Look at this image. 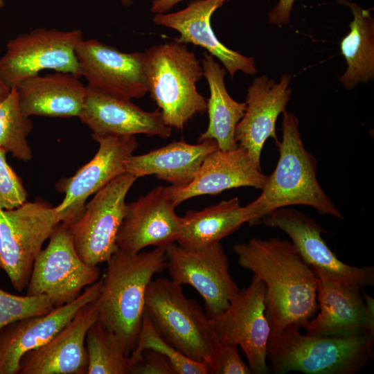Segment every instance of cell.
Instances as JSON below:
<instances>
[{
  "label": "cell",
  "instance_id": "cell-27",
  "mask_svg": "<svg viewBox=\"0 0 374 374\" xmlns=\"http://www.w3.org/2000/svg\"><path fill=\"white\" fill-rule=\"evenodd\" d=\"M181 217V232L177 242L186 248H197L220 242L248 222L244 206L240 205L237 197L202 211H187Z\"/></svg>",
  "mask_w": 374,
  "mask_h": 374
},
{
  "label": "cell",
  "instance_id": "cell-29",
  "mask_svg": "<svg viewBox=\"0 0 374 374\" xmlns=\"http://www.w3.org/2000/svg\"><path fill=\"white\" fill-rule=\"evenodd\" d=\"M87 374H130L129 355L117 336L99 321L86 335Z\"/></svg>",
  "mask_w": 374,
  "mask_h": 374
},
{
  "label": "cell",
  "instance_id": "cell-30",
  "mask_svg": "<svg viewBox=\"0 0 374 374\" xmlns=\"http://www.w3.org/2000/svg\"><path fill=\"white\" fill-rule=\"evenodd\" d=\"M33 129L30 117L25 116L19 107L16 88L0 102V149L17 159L28 161L33 152L27 137Z\"/></svg>",
  "mask_w": 374,
  "mask_h": 374
},
{
  "label": "cell",
  "instance_id": "cell-4",
  "mask_svg": "<svg viewBox=\"0 0 374 374\" xmlns=\"http://www.w3.org/2000/svg\"><path fill=\"white\" fill-rule=\"evenodd\" d=\"M301 328L293 324L271 332L267 359L274 373L355 374L373 357V332L314 336L301 334Z\"/></svg>",
  "mask_w": 374,
  "mask_h": 374
},
{
  "label": "cell",
  "instance_id": "cell-26",
  "mask_svg": "<svg viewBox=\"0 0 374 374\" xmlns=\"http://www.w3.org/2000/svg\"><path fill=\"white\" fill-rule=\"evenodd\" d=\"M202 66L203 76L208 84L210 96L206 110L208 127L200 134L198 142L213 139L220 150L235 149L238 146L235 138V128L244 116L246 103L235 101L229 94L224 83L226 70L220 66L211 54L204 53Z\"/></svg>",
  "mask_w": 374,
  "mask_h": 374
},
{
  "label": "cell",
  "instance_id": "cell-15",
  "mask_svg": "<svg viewBox=\"0 0 374 374\" xmlns=\"http://www.w3.org/2000/svg\"><path fill=\"white\" fill-rule=\"evenodd\" d=\"M75 54L87 86L129 100L142 98L148 93L143 52H121L97 39H82Z\"/></svg>",
  "mask_w": 374,
  "mask_h": 374
},
{
  "label": "cell",
  "instance_id": "cell-33",
  "mask_svg": "<svg viewBox=\"0 0 374 374\" xmlns=\"http://www.w3.org/2000/svg\"><path fill=\"white\" fill-rule=\"evenodd\" d=\"M0 149V209L15 208L26 202L27 192L19 177L6 161Z\"/></svg>",
  "mask_w": 374,
  "mask_h": 374
},
{
  "label": "cell",
  "instance_id": "cell-23",
  "mask_svg": "<svg viewBox=\"0 0 374 374\" xmlns=\"http://www.w3.org/2000/svg\"><path fill=\"white\" fill-rule=\"evenodd\" d=\"M226 1H193L179 11L156 14L152 21L155 25L177 31L179 37L175 41L192 44L206 49L222 62L231 78L237 71L254 75L257 73L255 59L244 56L224 45L217 39L211 27V16Z\"/></svg>",
  "mask_w": 374,
  "mask_h": 374
},
{
  "label": "cell",
  "instance_id": "cell-32",
  "mask_svg": "<svg viewBox=\"0 0 374 374\" xmlns=\"http://www.w3.org/2000/svg\"><path fill=\"white\" fill-rule=\"evenodd\" d=\"M55 308L45 295H15L0 288V329L17 321L46 314Z\"/></svg>",
  "mask_w": 374,
  "mask_h": 374
},
{
  "label": "cell",
  "instance_id": "cell-5",
  "mask_svg": "<svg viewBox=\"0 0 374 374\" xmlns=\"http://www.w3.org/2000/svg\"><path fill=\"white\" fill-rule=\"evenodd\" d=\"M143 66L148 92L167 126L182 129L207 110L196 87L203 77L202 63L186 44L173 41L150 47L143 52Z\"/></svg>",
  "mask_w": 374,
  "mask_h": 374
},
{
  "label": "cell",
  "instance_id": "cell-38",
  "mask_svg": "<svg viewBox=\"0 0 374 374\" xmlns=\"http://www.w3.org/2000/svg\"><path fill=\"white\" fill-rule=\"evenodd\" d=\"M10 91V89L6 85L0 74V102L8 96Z\"/></svg>",
  "mask_w": 374,
  "mask_h": 374
},
{
  "label": "cell",
  "instance_id": "cell-16",
  "mask_svg": "<svg viewBox=\"0 0 374 374\" xmlns=\"http://www.w3.org/2000/svg\"><path fill=\"white\" fill-rule=\"evenodd\" d=\"M314 271L319 312L303 324L305 334L343 336L364 330L374 333V299L366 293L362 294L359 287Z\"/></svg>",
  "mask_w": 374,
  "mask_h": 374
},
{
  "label": "cell",
  "instance_id": "cell-17",
  "mask_svg": "<svg viewBox=\"0 0 374 374\" xmlns=\"http://www.w3.org/2000/svg\"><path fill=\"white\" fill-rule=\"evenodd\" d=\"M169 186H157L127 204L118 231V249L139 253L149 246L166 248L177 242L182 217L177 215Z\"/></svg>",
  "mask_w": 374,
  "mask_h": 374
},
{
  "label": "cell",
  "instance_id": "cell-35",
  "mask_svg": "<svg viewBox=\"0 0 374 374\" xmlns=\"http://www.w3.org/2000/svg\"><path fill=\"white\" fill-rule=\"evenodd\" d=\"M130 374H176L170 362L162 354L145 349L132 368Z\"/></svg>",
  "mask_w": 374,
  "mask_h": 374
},
{
  "label": "cell",
  "instance_id": "cell-11",
  "mask_svg": "<svg viewBox=\"0 0 374 374\" xmlns=\"http://www.w3.org/2000/svg\"><path fill=\"white\" fill-rule=\"evenodd\" d=\"M266 287L253 277L240 290L227 308L209 319L213 335L219 342L240 346L251 373L266 374L267 343L271 330L265 314Z\"/></svg>",
  "mask_w": 374,
  "mask_h": 374
},
{
  "label": "cell",
  "instance_id": "cell-18",
  "mask_svg": "<svg viewBox=\"0 0 374 374\" xmlns=\"http://www.w3.org/2000/svg\"><path fill=\"white\" fill-rule=\"evenodd\" d=\"M98 298L76 312L47 343L23 355L19 374H87L86 335L98 320Z\"/></svg>",
  "mask_w": 374,
  "mask_h": 374
},
{
  "label": "cell",
  "instance_id": "cell-22",
  "mask_svg": "<svg viewBox=\"0 0 374 374\" xmlns=\"http://www.w3.org/2000/svg\"><path fill=\"white\" fill-rule=\"evenodd\" d=\"M268 175L243 148L209 153L202 161L194 179L187 186H170L177 206L190 198L203 195H217L231 188L253 187L262 189Z\"/></svg>",
  "mask_w": 374,
  "mask_h": 374
},
{
  "label": "cell",
  "instance_id": "cell-24",
  "mask_svg": "<svg viewBox=\"0 0 374 374\" xmlns=\"http://www.w3.org/2000/svg\"><path fill=\"white\" fill-rule=\"evenodd\" d=\"M80 79L56 71L24 80L15 87L22 114L26 117H78L86 96V86Z\"/></svg>",
  "mask_w": 374,
  "mask_h": 374
},
{
  "label": "cell",
  "instance_id": "cell-3",
  "mask_svg": "<svg viewBox=\"0 0 374 374\" xmlns=\"http://www.w3.org/2000/svg\"><path fill=\"white\" fill-rule=\"evenodd\" d=\"M106 262L98 321L117 336L130 355L141 328L148 286L167 267L166 249L136 253L118 249Z\"/></svg>",
  "mask_w": 374,
  "mask_h": 374
},
{
  "label": "cell",
  "instance_id": "cell-21",
  "mask_svg": "<svg viewBox=\"0 0 374 374\" xmlns=\"http://www.w3.org/2000/svg\"><path fill=\"white\" fill-rule=\"evenodd\" d=\"M78 118L92 131V135L143 134L167 139L172 134V128L164 123L159 108L147 112L131 100L114 96L88 86Z\"/></svg>",
  "mask_w": 374,
  "mask_h": 374
},
{
  "label": "cell",
  "instance_id": "cell-1",
  "mask_svg": "<svg viewBox=\"0 0 374 374\" xmlns=\"http://www.w3.org/2000/svg\"><path fill=\"white\" fill-rule=\"evenodd\" d=\"M238 264L265 285V314L271 332L303 323L318 311L317 278L291 241L253 238L233 246Z\"/></svg>",
  "mask_w": 374,
  "mask_h": 374
},
{
  "label": "cell",
  "instance_id": "cell-19",
  "mask_svg": "<svg viewBox=\"0 0 374 374\" xmlns=\"http://www.w3.org/2000/svg\"><path fill=\"white\" fill-rule=\"evenodd\" d=\"M102 278L84 289L71 303L48 313L23 319L0 329V374H17L24 354L47 343L85 304L100 294Z\"/></svg>",
  "mask_w": 374,
  "mask_h": 374
},
{
  "label": "cell",
  "instance_id": "cell-14",
  "mask_svg": "<svg viewBox=\"0 0 374 374\" xmlns=\"http://www.w3.org/2000/svg\"><path fill=\"white\" fill-rule=\"evenodd\" d=\"M261 222L286 233L304 261L314 270L360 289L374 284V267H356L340 260L321 236L326 231L305 213L289 206L282 207L269 213Z\"/></svg>",
  "mask_w": 374,
  "mask_h": 374
},
{
  "label": "cell",
  "instance_id": "cell-28",
  "mask_svg": "<svg viewBox=\"0 0 374 374\" xmlns=\"http://www.w3.org/2000/svg\"><path fill=\"white\" fill-rule=\"evenodd\" d=\"M338 2L347 6L353 16L350 31L340 44L347 69L339 78L344 88L353 89L374 78V19L370 9H364L348 0Z\"/></svg>",
  "mask_w": 374,
  "mask_h": 374
},
{
  "label": "cell",
  "instance_id": "cell-9",
  "mask_svg": "<svg viewBox=\"0 0 374 374\" xmlns=\"http://www.w3.org/2000/svg\"><path fill=\"white\" fill-rule=\"evenodd\" d=\"M100 273L98 266L89 265L80 258L69 227L60 222L35 260L26 294L45 295L54 308L60 307L98 280Z\"/></svg>",
  "mask_w": 374,
  "mask_h": 374
},
{
  "label": "cell",
  "instance_id": "cell-31",
  "mask_svg": "<svg viewBox=\"0 0 374 374\" xmlns=\"http://www.w3.org/2000/svg\"><path fill=\"white\" fill-rule=\"evenodd\" d=\"M145 349L155 350L170 362L176 374H208L206 363L195 361L166 341L157 332L148 314L144 312L138 341L129 355L130 374Z\"/></svg>",
  "mask_w": 374,
  "mask_h": 374
},
{
  "label": "cell",
  "instance_id": "cell-10",
  "mask_svg": "<svg viewBox=\"0 0 374 374\" xmlns=\"http://www.w3.org/2000/svg\"><path fill=\"white\" fill-rule=\"evenodd\" d=\"M136 179L125 172L112 180L94 194L81 216L68 226L78 254L87 265L107 262L118 249L116 237L127 213L125 197Z\"/></svg>",
  "mask_w": 374,
  "mask_h": 374
},
{
  "label": "cell",
  "instance_id": "cell-8",
  "mask_svg": "<svg viewBox=\"0 0 374 374\" xmlns=\"http://www.w3.org/2000/svg\"><path fill=\"white\" fill-rule=\"evenodd\" d=\"M83 39L81 30L38 28L10 40L0 57V74L6 85L15 88L24 80L45 69L70 73L81 78L75 54Z\"/></svg>",
  "mask_w": 374,
  "mask_h": 374
},
{
  "label": "cell",
  "instance_id": "cell-2",
  "mask_svg": "<svg viewBox=\"0 0 374 374\" xmlns=\"http://www.w3.org/2000/svg\"><path fill=\"white\" fill-rule=\"evenodd\" d=\"M283 115L282 141L276 143L279 159L260 195L244 206L247 223L256 225L269 213L292 205L308 206L320 215L344 219L318 182L317 161L303 145L296 116L287 110Z\"/></svg>",
  "mask_w": 374,
  "mask_h": 374
},
{
  "label": "cell",
  "instance_id": "cell-6",
  "mask_svg": "<svg viewBox=\"0 0 374 374\" xmlns=\"http://www.w3.org/2000/svg\"><path fill=\"white\" fill-rule=\"evenodd\" d=\"M145 301V312L159 335L186 357L207 366L215 339L208 318L195 301L186 297L181 285L165 278L152 280Z\"/></svg>",
  "mask_w": 374,
  "mask_h": 374
},
{
  "label": "cell",
  "instance_id": "cell-39",
  "mask_svg": "<svg viewBox=\"0 0 374 374\" xmlns=\"http://www.w3.org/2000/svg\"><path fill=\"white\" fill-rule=\"evenodd\" d=\"M4 1L3 0H0V9L3 6Z\"/></svg>",
  "mask_w": 374,
  "mask_h": 374
},
{
  "label": "cell",
  "instance_id": "cell-20",
  "mask_svg": "<svg viewBox=\"0 0 374 374\" xmlns=\"http://www.w3.org/2000/svg\"><path fill=\"white\" fill-rule=\"evenodd\" d=\"M290 82L291 76L287 74L278 81L262 75L255 78L247 89L246 109L236 126L235 138L258 166L266 141L272 138L276 143L279 141L276 123L291 98Z\"/></svg>",
  "mask_w": 374,
  "mask_h": 374
},
{
  "label": "cell",
  "instance_id": "cell-34",
  "mask_svg": "<svg viewBox=\"0 0 374 374\" xmlns=\"http://www.w3.org/2000/svg\"><path fill=\"white\" fill-rule=\"evenodd\" d=\"M237 347L235 345L221 343L215 340L211 360L207 364L208 373H251L249 366L240 356Z\"/></svg>",
  "mask_w": 374,
  "mask_h": 374
},
{
  "label": "cell",
  "instance_id": "cell-7",
  "mask_svg": "<svg viewBox=\"0 0 374 374\" xmlns=\"http://www.w3.org/2000/svg\"><path fill=\"white\" fill-rule=\"evenodd\" d=\"M60 223L54 207L42 201L0 209V269L17 292L26 287L44 242Z\"/></svg>",
  "mask_w": 374,
  "mask_h": 374
},
{
  "label": "cell",
  "instance_id": "cell-13",
  "mask_svg": "<svg viewBox=\"0 0 374 374\" xmlns=\"http://www.w3.org/2000/svg\"><path fill=\"white\" fill-rule=\"evenodd\" d=\"M99 148L93 159L59 186L64 197L55 211L69 226L82 214L86 200L112 180L125 172V162L137 149L134 135H92Z\"/></svg>",
  "mask_w": 374,
  "mask_h": 374
},
{
  "label": "cell",
  "instance_id": "cell-37",
  "mask_svg": "<svg viewBox=\"0 0 374 374\" xmlns=\"http://www.w3.org/2000/svg\"><path fill=\"white\" fill-rule=\"evenodd\" d=\"M183 0H153L151 10L156 14H164ZM123 5L130 6L132 0H121Z\"/></svg>",
  "mask_w": 374,
  "mask_h": 374
},
{
  "label": "cell",
  "instance_id": "cell-36",
  "mask_svg": "<svg viewBox=\"0 0 374 374\" xmlns=\"http://www.w3.org/2000/svg\"><path fill=\"white\" fill-rule=\"evenodd\" d=\"M294 1L279 0L268 14L269 22L278 27L288 24Z\"/></svg>",
  "mask_w": 374,
  "mask_h": 374
},
{
  "label": "cell",
  "instance_id": "cell-12",
  "mask_svg": "<svg viewBox=\"0 0 374 374\" xmlns=\"http://www.w3.org/2000/svg\"><path fill=\"white\" fill-rule=\"evenodd\" d=\"M166 255L170 279L197 290L209 319L224 312L240 290L229 274V258L220 242L197 248L173 243L166 248Z\"/></svg>",
  "mask_w": 374,
  "mask_h": 374
},
{
  "label": "cell",
  "instance_id": "cell-25",
  "mask_svg": "<svg viewBox=\"0 0 374 374\" xmlns=\"http://www.w3.org/2000/svg\"><path fill=\"white\" fill-rule=\"evenodd\" d=\"M217 149L213 139L197 144L175 141L143 154H132L125 162V172L137 178L154 175L171 186L184 187L194 179L205 157Z\"/></svg>",
  "mask_w": 374,
  "mask_h": 374
}]
</instances>
